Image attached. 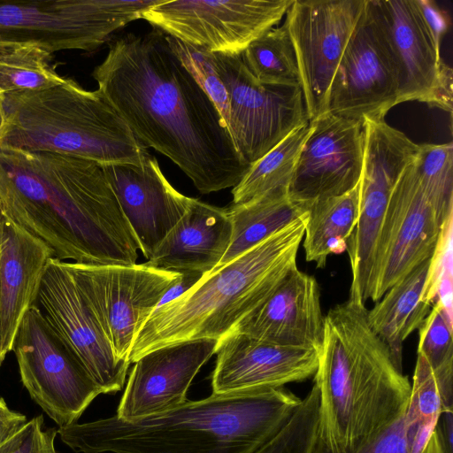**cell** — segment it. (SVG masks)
<instances>
[{
	"label": "cell",
	"instance_id": "cell-1",
	"mask_svg": "<svg viewBox=\"0 0 453 453\" xmlns=\"http://www.w3.org/2000/svg\"><path fill=\"white\" fill-rule=\"evenodd\" d=\"M92 76L138 141L170 158L202 194L235 187L250 169L161 30L115 40Z\"/></svg>",
	"mask_w": 453,
	"mask_h": 453
},
{
	"label": "cell",
	"instance_id": "cell-2",
	"mask_svg": "<svg viewBox=\"0 0 453 453\" xmlns=\"http://www.w3.org/2000/svg\"><path fill=\"white\" fill-rule=\"evenodd\" d=\"M0 213L59 260L136 264L140 245L96 162L0 145Z\"/></svg>",
	"mask_w": 453,
	"mask_h": 453
},
{
	"label": "cell",
	"instance_id": "cell-3",
	"mask_svg": "<svg viewBox=\"0 0 453 453\" xmlns=\"http://www.w3.org/2000/svg\"><path fill=\"white\" fill-rule=\"evenodd\" d=\"M357 290L325 316L314 374L319 393L315 447L324 453H357L407 410L408 377L395 365L371 328Z\"/></svg>",
	"mask_w": 453,
	"mask_h": 453
},
{
	"label": "cell",
	"instance_id": "cell-4",
	"mask_svg": "<svg viewBox=\"0 0 453 453\" xmlns=\"http://www.w3.org/2000/svg\"><path fill=\"white\" fill-rule=\"evenodd\" d=\"M302 399L281 388L211 394L148 418L116 415L59 426L77 453H253L287 423Z\"/></svg>",
	"mask_w": 453,
	"mask_h": 453
},
{
	"label": "cell",
	"instance_id": "cell-5",
	"mask_svg": "<svg viewBox=\"0 0 453 453\" xmlns=\"http://www.w3.org/2000/svg\"><path fill=\"white\" fill-rule=\"evenodd\" d=\"M308 213L159 305L134 340L128 363L173 344L219 341L258 306L296 265Z\"/></svg>",
	"mask_w": 453,
	"mask_h": 453
},
{
	"label": "cell",
	"instance_id": "cell-6",
	"mask_svg": "<svg viewBox=\"0 0 453 453\" xmlns=\"http://www.w3.org/2000/svg\"><path fill=\"white\" fill-rule=\"evenodd\" d=\"M4 109L2 146L102 165L141 166L148 153L98 90H87L73 79L46 89L7 94Z\"/></svg>",
	"mask_w": 453,
	"mask_h": 453
},
{
	"label": "cell",
	"instance_id": "cell-7",
	"mask_svg": "<svg viewBox=\"0 0 453 453\" xmlns=\"http://www.w3.org/2000/svg\"><path fill=\"white\" fill-rule=\"evenodd\" d=\"M163 0L0 1V47L92 51Z\"/></svg>",
	"mask_w": 453,
	"mask_h": 453
},
{
	"label": "cell",
	"instance_id": "cell-8",
	"mask_svg": "<svg viewBox=\"0 0 453 453\" xmlns=\"http://www.w3.org/2000/svg\"><path fill=\"white\" fill-rule=\"evenodd\" d=\"M12 350L23 386L58 427L77 423L90 403L102 394L36 304L25 314Z\"/></svg>",
	"mask_w": 453,
	"mask_h": 453
},
{
	"label": "cell",
	"instance_id": "cell-9",
	"mask_svg": "<svg viewBox=\"0 0 453 453\" xmlns=\"http://www.w3.org/2000/svg\"><path fill=\"white\" fill-rule=\"evenodd\" d=\"M65 263L116 356L128 363L137 334L181 273L156 269L145 263Z\"/></svg>",
	"mask_w": 453,
	"mask_h": 453
},
{
	"label": "cell",
	"instance_id": "cell-10",
	"mask_svg": "<svg viewBox=\"0 0 453 453\" xmlns=\"http://www.w3.org/2000/svg\"><path fill=\"white\" fill-rule=\"evenodd\" d=\"M294 0H163L142 14L155 28L211 53L241 55Z\"/></svg>",
	"mask_w": 453,
	"mask_h": 453
},
{
	"label": "cell",
	"instance_id": "cell-11",
	"mask_svg": "<svg viewBox=\"0 0 453 453\" xmlns=\"http://www.w3.org/2000/svg\"><path fill=\"white\" fill-rule=\"evenodd\" d=\"M229 99L227 128L241 157L254 164L309 122L301 87L259 83L241 55L213 53Z\"/></svg>",
	"mask_w": 453,
	"mask_h": 453
},
{
	"label": "cell",
	"instance_id": "cell-12",
	"mask_svg": "<svg viewBox=\"0 0 453 453\" xmlns=\"http://www.w3.org/2000/svg\"><path fill=\"white\" fill-rule=\"evenodd\" d=\"M396 73L397 104L418 101L452 112V69L418 0H367Z\"/></svg>",
	"mask_w": 453,
	"mask_h": 453
},
{
	"label": "cell",
	"instance_id": "cell-13",
	"mask_svg": "<svg viewBox=\"0 0 453 453\" xmlns=\"http://www.w3.org/2000/svg\"><path fill=\"white\" fill-rule=\"evenodd\" d=\"M365 0H294L284 25L309 121L328 111L331 84Z\"/></svg>",
	"mask_w": 453,
	"mask_h": 453
},
{
	"label": "cell",
	"instance_id": "cell-14",
	"mask_svg": "<svg viewBox=\"0 0 453 453\" xmlns=\"http://www.w3.org/2000/svg\"><path fill=\"white\" fill-rule=\"evenodd\" d=\"M414 161L394 187L380 226L368 287L373 302L432 257L441 234L443 223L421 188Z\"/></svg>",
	"mask_w": 453,
	"mask_h": 453
},
{
	"label": "cell",
	"instance_id": "cell-15",
	"mask_svg": "<svg viewBox=\"0 0 453 453\" xmlns=\"http://www.w3.org/2000/svg\"><path fill=\"white\" fill-rule=\"evenodd\" d=\"M35 304L102 394L122 389L130 365L116 356L65 261L55 257L50 260Z\"/></svg>",
	"mask_w": 453,
	"mask_h": 453
},
{
	"label": "cell",
	"instance_id": "cell-16",
	"mask_svg": "<svg viewBox=\"0 0 453 453\" xmlns=\"http://www.w3.org/2000/svg\"><path fill=\"white\" fill-rule=\"evenodd\" d=\"M397 97L394 64L365 0L333 79L328 111L362 124L383 120Z\"/></svg>",
	"mask_w": 453,
	"mask_h": 453
},
{
	"label": "cell",
	"instance_id": "cell-17",
	"mask_svg": "<svg viewBox=\"0 0 453 453\" xmlns=\"http://www.w3.org/2000/svg\"><path fill=\"white\" fill-rule=\"evenodd\" d=\"M311 131L298 155L288 197L307 211L313 203L342 195L361 176L363 124L327 111L309 121Z\"/></svg>",
	"mask_w": 453,
	"mask_h": 453
},
{
	"label": "cell",
	"instance_id": "cell-18",
	"mask_svg": "<svg viewBox=\"0 0 453 453\" xmlns=\"http://www.w3.org/2000/svg\"><path fill=\"white\" fill-rule=\"evenodd\" d=\"M217 340L162 347L142 356L132 368L116 416L137 420L183 404L201 367L215 354Z\"/></svg>",
	"mask_w": 453,
	"mask_h": 453
},
{
	"label": "cell",
	"instance_id": "cell-19",
	"mask_svg": "<svg viewBox=\"0 0 453 453\" xmlns=\"http://www.w3.org/2000/svg\"><path fill=\"white\" fill-rule=\"evenodd\" d=\"M211 374L213 394L281 388L314 375L319 350L278 345L229 333L217 342Z\"/></svg>",
	"mask_w": 453,
	"mask_h": 453
},
{
	"label": "cell",
	"instance_id": "cell-20",
	"mask_svg": "<svg viewBox=\"0 0 453 453\" xmlns=\"http://www.w3.org/2000/svg\"><path fill=\"white\" fill-rule=\"evenodd\" d=\"M103 166L140 250L149 259L186 213L191 197L170 184L157 160L149 152L141 166Z\"/></svg>",
	"mask_w": 453,
	"mask_h": 453
},
{
	"label": "cell",
	"instance_id": "cell-21",
	"mask_svg": "<svg viewBox=\"0 0 453 453\" xmlns=\"http://www.w3.org/2000/svg\"><path fill=\"white\" fill-rule=\"evenodd\" d=\"M324 326L319 284L296 266L230 333L319 351Z\"/></svg>",
	"mask_w": 453,
	"mask_h": 453
},
{
	"label": "cell",
	"instance_id": "cell-22",
	"mask_svg": "<svg viewBox=\"0 0 453 453\" xmlns=\"http://www.w3.org/2000/svg\"><path fill=\"white\" fill-rule=\"evenodd\" d=\"M51 250L0 213V365L19 326L35 304Z\"/></svg>",
	"mask_w": 453,
	"mask_h": 453
},
{
	"label": "cell",
	"instance_id": "cell-23",
	"mask_svg": "<svg viewBox=\"0 0 453 453\" xmlns=\"http://www.w3.org/2000/svg\"><path fill=\"white\" fill-rule=\"evenodd\" d=\"M231 236L227 209L191 198L186 213L145 264L160 270L204 275L219 265Z\"/></svg>",
	"mask_w": 453,
	"mask_h": 453
},
{
	"label": "cell",
	"instance_id": "cell-24",
	"mask_svg": "<svg viewBox=\"0 0 453 453\" xmlns=\"http://www.w3.org/2000/svg\"><path fill=\"white\" fill-rule=\"evenodd\" d=\"M430 258L394 284L367 311L372 331L388 347L396 368L403 372V343L418 329L431 311L424 298Z\"/></svg>",
	"mask_w": 453,
	"mask_h": 453
},
{
	"label": "cell",
	"instance_id": "cell-25",
	"mask_svg": "<svg viewBox=\"0 0 453 453\" xmlns=\"http://www.w3.org/2000/svg\"><path fill=\"white\" fill-rule=\"evenodd\" d=\"M232 224L229 247L220 267L291 224L307 211L294 203L287 190L265 194L227 209Z\"/></svg>",
	"mask_w": 453,
	"mask_h": 453
},
{
	"label": "cell",
	"instance_id": "cell-26",
	"mask_svg": "<svg viewBox=\"0 0 453 453\" xmlns=\"http://www.w3.org/2000/svg\"><path fill=\"white\" fill-rule=\"evenodd\" d=\"M359 182L349 191L317 201L307 210L303 249L308 262L326 266L327 257L346 250L347 241L357 224Z\"/></svg>",
	"mask_w": 453,
	"mask_h": 453
},
{
	"label": "cell",
	"instance_id": "cell-27",
	"mask_svg": "<svg viewBox=\"0 0 453 453\" xmlns=\"http://www.w3.org/2000/svg\"><path fill=\"white\" fill-rule=\"evenodd\" d=\"M310 131V122L296 127L252 164L232 189L233 203H243L273 191H288L298 155Z\"/></svg>",
	"mask_w": 453,
	"mask_h": 453
},
{
	"label": "cell",
	"instance_id": "cell-28",
	"mask_svg": "<svg viewBox=\"0 0 453 453\" xmlns=\"http://www.w3.org/2000/svg\"><path fill=\"white\" fill-rule=\"evenodd\" d=\"M242 58L261 84L301 87L295 50L284 24L251 42L242 53Z\"/></svg>",
	"mask_w": 453,
	"mask_h": 453
},
{
	"label": "cell",
	"instance_id": "cell-29",
	"mask_svg": "<svg viewBox=\"0 0 453 453\" xmlns=\"http://www.w3.org/2000/svg\"><path fill=\"white\" fill-rule=\"evenodd\" d=\"M66 78L57 71L52 54L28 45L0 47V90L4 94L46 89Z\"/></svg>",
	"mask_w": 453,
	"mask_h": 453
},
{
	"label": "cell",
	"instance_id": "cell-30",
	"mask_svg": "<svg viewBox=\"0 0 453 453\" xmlns=\"http://www.w3.org/2000/svg\"><path fill=\"white\" fill-rule=\"evenodd\" d=\"M442 412L434 372L425 357L418 354L411 396L404 414L411 453H424Z\"/></svg>",
	"mask_w": 453,
	"mask_h": 453
},
{
	"label": "cell",
	"instance_id": "cell-31",
	"mask_svg": "<svg viewBox=\"0 0 453 453\" xmlns=\"http://www.w3.org/2000/svg\"><path fill=\"white\" fill-rule=\"evenodd\" d=\"M414 164L421 188L443 223L453 214L452 143L419 144Z\"/></svg>",
	"mask_w": 453,
	"mask_h": 453
},
{
	"label": "cell",
	"instance_id": "cell-32",
	"mask_svg": "<svg viewBox=\"0 0 453 453\" xmlns=\"http://www.w3.org/2000/svg\"><path fill=\"white\" fill-rule=\"evenodd\" d=\"M319 393L313 384L280 430L253 453H312L317 440Z\"/></svg>",
	"mask_w": 453,
	"mask_h": 453
},
{
	"label": "cell",
	"instance_id": "cell-33",
	"mask_svg": "<svg viewBox=\"0 0 453 453\" xmlns=\"http://www.w3.org/2000/svg\"><path fill=\"white\" fill-rule=\"evenodd\" d=\"M167 40L183 65L211 99L227 127L228 93L216 67L213 53L183 42L173 36L167 35Z\"/></svg>",
	"mask_w": 453,
	"mask_h": 453
},
{
	"label": "cell",
	"instance_id": "cell-34",
	"mask_svg": "<svg viewBox=\"0 0 453 453\" xmlns=\"http://www.w3.org/2000/svg\"><path fill=\"white\" fill-rule=\"evenodd\" d=\"M452 218L442 224L435 249L430 257L425 284L424 300L437 303L452 319Z\"/></svg>",
	"mask_w": 453,
	"mask_h": 453
},
{
	"label": "cell",
	"instance_id": "cell-35",
	"mask_svg": "<svg viewBox=\"0 0 453 453\" xmlns=\"http://www.w3.org/2000/svg\"><path fill=\"white\" fill-rule=\"evenodd\" d=\"M418 330V354L434 373L453 371L452 320L441 306L434 304Z\"/></svg>",
	"mask_w": 453,
	"mask_h": 453
},
{
	"label": "cell",
	"instance_id": "cell-36",
	"mask_svg": "<svg viewBox=\"0 0 453 453\" xmlns=\"http://www.w3.org/2000/svg\"><path fill=\"white\" fill-rule=\"evenodd\" d=\"M42 415L34 417L10 440L0 446V453H58L54 427L44 429Z\"/></svg>",
	"mask_w": 453,
	"mask_h": 453
},
{
	"label": "cell",
	"instance_id": "cell-37",
	"mask_svg": "<svg viewBox=\"0 0 453 453\" xmlns=\"http://www.w3.org/2000/svg\"><path fill=\"white\" fill-rule=\"evenodd\" d=\"M312 453L324 452L314 445ZM357 453H411L406 434L404 415L376 440L362 448Z\"/></svg>",
	"mask_w": 453,
	"mask_h": 453
},
{
	"label": "cell",
	"instance_id": "cell-38",
	"mask_svg": "<svg viewBox=\"0 0 453 453\" xmlns=\"http://www.w3.org/2000/svg\"><path fill=\"white\" fill-rule=\"evenodd\" d=\"M418 2L435 42L441 47V40L449 28L446 13L434 1L418 0Z\"/></svg>",
	"mask_w": 453,
	"mask_h": 453
},
{
	"label": "cell",
	"instance_id": "cell-39",
	"mask_svg": "<svg viewBox=\"0 0 453 453\" xmlns=\"http://www.w3.org/2000/svg\"><path fill=\"white\" fill-rule=\"evenodd\" d=\"M27 422L25 415L8 407L0 409V446L14 436Z\"/></svg>",
	"mask_w": 453,
	"mask_h": 453
},
{
	"label": "cell",
	"instance_id": "cell-40",
	"mask_svg": "<svg viewBox=\"0 0 453 453\" xmlns=\"http://www.w3.org/2000/svg\"><path fill=\"white\" fill-rule=\"evenodd\" d=\"M203 275L194 272H182L180 278L169 288L163 297L160 305L166 303L190 288Z\"/></svg>",
	"mask_w": 453,
	"mask_h": 453
},
{
	"label": "cell",
	"instance_id": "cell-41",
	"mask_svg": "<svg viewBox=\"0 0 453 453\" xmlns=\"http://www.w3.org/2000/svg\"><path fill=\"white\" fill-rule=\"evenodd\" d=\"M437 429L441 437L444 453H453V411H443Z\"/></svg>",
	"mask_w": 453,
	"mask_h": 453
},
{
	"label": "cell",
	"instance_id": "cell-42",
	"mask_svg": "<svg viewBox=\"0 0 453 453\" xmlns=\"http://www.w3.org/2000/svg\"><path fill=\"white\" fill-rule=\"evenodd\" d=\"M424 453H444L438 430L432 433Z\"/></svg>",
	"mask_w": 453,
	"mask_h": 453
},
{
	"label": "cell",
	"instance_id": "cell-43",
	"mask_svg": "<svg viewBox=\"0 0 453 453\" xmlns=\"http://www.w3.org/2000/svg\"><path fill=\"white\" fill-rule=\"evenodd\" d=\"M5 95L0 90V137L4 132L5 126V115L4 109V101Z\"/></svg>",
	"mask_w": 453,
	"mask_h": 453
},
{
	"label": "cell",
	"instance_id": "cell-44",
	"mask_svg": "<svg viewBox=\"0 0 453 453\" xmlns=\"http://www.w3.org/2000/svg\"><path fill=\"white\" fill-rule=\"evenodd\" d=\"M4 408H7V404L4 401V399L0 397V409H4Z\"/></svg>",
	"mask_w": 453,
	"mask_h": 453
},
{
	"label": "cell",
	"instance_id": "cell-45",
	"mask_svg": "<svg viewBox=\"0 0 453 453\" xmlns=\"http://www.w3.org/2000/svg\"><path fill=\"white\" fill-rule=\"evenodd\" d=\"M0 367H1V365H0Z\"/></svg>",
	"mask_w": 453,
	"mask_h": 453
}]
</instances>
